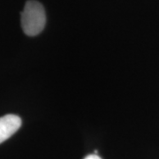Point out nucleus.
I'll return each mask as SVG.
<instances>
[{"label": "nucleus", "instance_id": "obj_1", "mask_svg": "<svg viewBox=\"0 0 159 159\" xmlns=\"http://www.w3.org/2000/svg\"><path fill=\"white\" fill-rule=\"evenodd\" d=\"M46 14L43 5L29 0L26 3L21 12V27L27 35L34 36L40 34L45 27Z\"/></svg>", "mask_w": 159, "mask_h": 159}, {"label": "nucleus", "instance_id": "obj_3", "mask_svg": "<svg viewBox=\"0 0 159 159\" xmlns=\"http://www.w3.org/2000/svg\"><path fill=\"white\" fill-rule=\"evenodd\" d=\"M84 159H102L99 156H97V154H93V155H89L87 156Z\"/></svg>", "mask_w": 159, "mask_h": 159}, {"label": "nucleus", "instance_id": "obj_2", "mask_svg": "<svg viewBox=\"0 0 159 159\" xmlns=\"http://www.w3.org/2000/svg\"><path fill=\"white\" fill-rule=\"evenodd\" d=\"M21 126V119L14 114L0 117V143L14 134Z\"/></svg>", "mask_w": 159, "mask_h": 159}]
</instances>
